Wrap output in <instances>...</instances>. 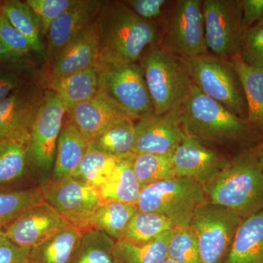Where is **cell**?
I'll return each mask as SVG.
<instances>
[{"label": "cell", "instance_id": "obj_3", "mask_svg": "<svg viewBox=\"0 0 263 263\" xmlns=\"http://www.w3.org/2000/svg\"><path fill=\"white\" fill-rule=\"evenodd\" d=\"M183 130L199 141L224 143L241 141L252 126L193 84L179 108Z\"/></svg>", "mask_w": 263, "mask_h": 263}, {"label": "cell", "instance_id": "obj_1", "mask_svg": "<svg viewBox=\"0 0 263 263\" xmlns=\"http://www.w3.org/2000/svg\"><path fill=\"white\" fill-rule=\"evenodd\" d=\"M96 22L98 64L135 63L159 37L155 22L140 18L124 2H103Z\"/></svg>", "mask_w": 263, "mask_h": 263}, {"label": "cell", "instance_id": "obj_48", "mask_svg": "<svg viewBox=\"0 0 263 263\" xmlns=\"http://www.w3.org/2000/svg\"><path fill=\"white\" fill-rule=\"evenodd\" d=\"M27 263H29V262H27Z\"/></svg>", "mask_w": 263, "mask_h": 263}, {"label": "cell", "instance_id": "obj_15", "mask_svg": "<svg viewBox=\"0 0 263 263\" xmlns=\"http://www.w3.org/2000/svg\"><path fill=\"white\" fill-rule=\"evenodd\" d=\"M70 228L72 227L44 202L29 209L2 232L15 245L31 249Z\"/></svg>", "mask_w": 263, "mask_h": 263}, {"label": "cell", "instance_id": "obj_19", "mask_svg": "<svg viewBox=\"0 0 263 263\" xmlns=\"http://www.w3.org/2000/svg\"><path fill=\"white\" fill-rule=\"evenodd\" d=\"M29 139L30 136L0 141V191L19 189L28 180Z\"/></svg>", "mask_w": 263, "mask_h": 263}, {"label": "cell", "instance_id": "obj_35", "mask_svg": "<svg viewBox=\"0 0 263 263\" xmlns=\"http://www.w3.org/2000/svg\"><path fill=\"white\" fill-rule=\"evenodd\" d=\"M132 164L142 188L162 180L175 177L172 155L133 154Z\"/></svg>", "mask_w": 263, "mask_h": 263}, {"label": "cell", "instance_id": "obj_12", "mask_svg": "<svg viewBox=\"0 0 263 263\" xmlns=\"http://www.w3.org/2000/svg\"><path fill=\"white\" fill-rule=\"evenodd\" d=\"M67 110L53 91L43 92L30 129L31 159L41 172L48 173L54 164L57 142Z\"/></svg>", "mask_w": 263, "mask_h": 263}, {"label": "cell", "instance_id": "obj_10", "mask_svg": "<svg viewBox=\"0 0 263 263\" xmlns=\"http://www.w3.org/2000/svg\"><path fill=\"white\" fill-rule=\"evenodd\" d=\"M202 10L208 51L228 60L239 54L245 32L241 2L205 0Z\"/></svg>", "mask_w": 263, "mask_h": 263}, {"label": "cell", "instance_id": "obj_2", "mask_svg": "<svg viewBox=\"0 0 263 263\" xmlns=\"http://www.w3.org/2000/svg\"><path fill=\"white\" fill-rule=\"evenodd\" d=\"M207 201L233 211L245 219L263 209V171L254 151L229 161L203 185Z\"/></svg>", "mask_w": 263, "mask_h": 263}, {"label": "cell", "instance_id": "obj_46", "mask_svg": "<svg viewBox=\"0 0 263 263\" xmlns=\"http://www.w3.org/2000/svg\"><path fill=\"white\" fill-rule=\"evenodd\" d=\"M164 263H176L174 262V260H172V259H170L169 257L167 259H166L165 262Z\"/></svg>", "mask_w": 263, "mask_h": 263}, {"label": "cell", "instance_id": "obj_47", "mask_svg": "<svg viewBox=\"0 0 263 263\" xmlns=\"http://www.w3.org/2000/svg\"><path fill=\"white\" fill-rule=\"evenodd\" d=\"M260 24V25H263V16L262 18L259 21L258 24Z\"/></svg>", "mask_w": 263, "mask_h": 263}, {"label": "cell", "instance_id": "obj_14", "mask_svg": "<svg viewBox=\"0 0 263 263\" xmlns=\"http://www.w3.org/2000/svg\"><path fill=\"white\" fill-rule=\"evenodd\" d=\"M43 95L41 86L27 81L0 103V141L30 136Z\"/></svg>", "mask_w": 263, "mask_h": 263}, {"label": "cell", "instance_id": "obj_8", "mask_svg": "<svg viewBox=\"0 0 263 263\" xmlns=\"http://www.w3.org/2000/svg\"><path fill=\"white\" fill-rule=\"evenodd\" d=\"M237 213L205 202L197 209L190 227L196 240L200 263H222L243 220Z\"/></svg>", "mask_w": 263, "mask_h": 263}, {"label": "cell", "instance_id": "obj_30", "mask_svg": "<svg viewBox=\"0 0 263 263\" xmlns=\"http://www.w3.org/2000/svg\"><path fill=\"white\" fill-rule=\"evenodd\" d=\"M70 263H122L117 252V241L108 235L91 229L82 238Z\"/></svg>", "mask_w": 263, "mask_h": 263}, {"label": "cell", "instance_id": "obj_21", "mask_svg": "<svg viewBox=\"0 0 263 263\" xmlns=\"http://www.w3.org/2000/svg\"><path fill=\"white\" fill-rule=\"evenodd\" d=\"M226 263H263V209L242 220Z\"/></svg>", "mask_w": 263, "mask_h": 263}, {"label": "cell", "instance_id": "obj_39", "mask_svg": "<svg viewBox=\"0 0 263 263\" xmlns=\"http://www.w3.org/2000/svg\"><path fill=\"white\" fill-rule=\"evenodd\" d=\"M23 61L0 64V103L27 81V67Z\"/></svg>", "mask_w": 263, "mask_h": 263}, {"label": "cell", "instance_id": "obj_34", "mask_svg": "<svg viewBox=\"0 0 263 263\" xmlns=\"http://www.w3.org/2000/svg\"><path fill=\"white\" fill-rule=\"evenodd\" d=\"M174 228V223L165 216L138 211L122 240L134 243H146Z\"/></svg>", "mask_w": 263, "mask_h": 263}, {"label": "cell", "instance_id": "obj_26", "mask_svg": "<svg viewBox=\"0 0 263 263\" xmlns=\"http://www.w3.org/2000/svg\"><path fill=\"white\" fill-rule=\"evenodd\" d=\"M133 154L120 157L110 179L98 189L103 202L117 201L136 205L142 186L133 171Z\"/></svg>", "mask_w": 263, "mask_h": 263}, {"label": "cell", "instance_id": "obj_33", "mask_svg": "<svg viewBox=\"0 0 263 263\" xmlns=\"http://www.w3.org/2000/svg\"><path fill=\"white\" fill-rule=\"evenodd\" d=\"M44 202L39 186L0 191V231L31 208Z\"/></svg>", "mask_w": 263, "mask_h": 263}, {"label": "cell", "instance_id": "obj_36", "mask_svg": "<svg viewBox=\"0 0 263 263\" xmlns=\"http://www.w3.org/2000/svg\"><path fill=\"white\" fill-rule=\"evenodd\" d=\"M168 257L176 263H200L196 240L190 226L173 229Z\"/></svg>", "mask_w": 263, "mask_h": 263}, {"label": "cell", "instance_id": "obj_37", "mask_svg": "<svg viewBox=\"0 0 263 263\" xmlns=\"http://www.w3.org/2000/svg\"><path fill=\"white\" fill-rule=\"evenodd\" d=\"M79 0H27L39 19L42 34H48V29L53 21L69 8L77 4Z\"/></svg>", "mask_w": 263, "mask_h": 263}, {"label": "cell", "instance_id": "obj_42", "mask_svg": "<svg viewBox=\"0 0 263 263\" xmlns=\"http://www.w3.org/2000/svg\"><path fill=\"white\" fill-rule=\"evenodd\" d=\"M29 250L15 245L0 231V263H27Z\"/></svg>", "mask_w": 263, "mask_h": 263}, {"label": "cell", "instance_id": "obj_43", "mask_svg": "<svg viewBox=\"0 0 263 263\" xmlns=\"http://www.w3.org/2000/svg\"><path fill=\"white\" fill-rule=\"evenodd\" d=\"M241 2L243 28L251 27L263 16V0H243Z\"/></svg>", "mask_w": 263, "mask_h": 263}, {"label": "cell", "instance_id": "obj_38", "mask_svg": "<svg viewBox=\"0 0 263 263\" xmlns=\"http://www.w3.org/2000/svg\"><path fill=\"white\" fill-rule=\"evenodd\" d=\"M239 55L247 65L263 68V25L245 29Z\"/></svg>", "mask_w": 263, "mask_h": 263}, {"label": "cell", "instance_id": "obj_40", "mask_svg": "<svg viewBox=\"0 0 263 263\" xmlns=\"http://www.w3.org/2000/svg\"><path fill=\"white\" fill-rule=\"evenodd\" d=\"M0 40L15 57L22 60L32 51V46L23 34L0 13Z\"/></svg>", "mask_w": 263, "mask_h": 263}, {"label": "cell", "instance_id": "obj_9", "mask_svg": "<svg viewBox=\"0 0 263 263\" xmlns=\"http://www.w3.org/2000/svg\"><path fill=\"white\" fill-rule=\"evenodd\" d=\"M43 200L72 228L83 233L91 230V223L103 203L98 189L75 178L50 179L39 186Z\"/></svg>", "mask_w": 263, "mask_h": 263}, {"label": "cell", "instance_id": "obj_41", "mask_svg": "<svg viewBox=\"0 0 263 263\" xmlns=\"http://www.w3.org/2000/svg\"><path fill=\"white\" fill-rule=\"evenodd\" d=\"M124 3L140 18L153 22L162 15L169 2L165 0H128Z\"/></svg>", "mask_w": 263, "mask_h": 263}, {"label": "cell", "instance_id": "obj_28", "mask_svg": "<svg viewBox=\"0 0 263 263\" xmlns=\"http://www.w3.org/2000/svg\"><path fill=\"white\" fill-rule=\"evenodd\" d=\"M138 211L136 204L117 201L103 202L91 220V229L103 232L116 241L122 240Z\"/></svg>", "mask_w": 263, "mask_h": 263}, {"label": "cell", "instance_id": "obj_44", "mask_svg": "<svg viewBox=\"0 0 263 263\" xmlns=\"http://www.w3.org/2000/svg\"><path fill=\"white\" fill-rule=\"evenodd\" d=\"M18 61H22V60H20L13 53H11L0 40V64L4 63V62Z\"/></svg>", "mask_w": 263, "mask_h": 263}, {"label": "cell", "instance_id": "obj_31", "mask_svg": "<svg viewBox=\"0 0 263 263\" xmlns=\"http://www.w3.org/2000/svg\"><path fill=\"white\" fill-rule=\"evenodd\" d=\"M172 230L143 243L124 240L117 241V252L122 263H164L168 258V246Z\"/></svg>", "mask_w": 263, "mask_h": 263}, {"label": "cell", "instance_id": "obj_18", "mask_svg": "<svg viewBox=\"0 0 263 263\" xmlns=\"http://www.w3.org/2000/svg\"><path fill=\"white\" fill-rule=\"evenodd\" d=\"M100 39L96 19L61 52L53 62L51 79H57L96 67Z\"/></svg>", "mask_w": 263, "mask_h": 263}, {"label": "cell", "instance_id": "obj_32", "mask_svg": "<svg viewBox=\"0 0 263 263\" xmlns=\"http://www.w3.org/2000/svg\"><path fill=\"white\" fill-rule=\"evenodd\" d=\"M119 160L89 146L72 177L98 190L110 179Z\"/></svg>", "mask_w": 263, "mask_h": 263}, {"label": "cell", "instance_id": "obj_22", "mask_svg": "<svg viewBox=\"0 0 263 263\" xmlns=\"http://www.w3.org/2000/svg\"><path fill=\"white\" fill-rule=\"evenodd\" d=\"M89 147L88 140L67 119L57 142L51 178L63 179L73 176Z\"/></svg>", "mask_w": 263, "mask_h": 263}, {"label": "cell", "instance_id": "obj_4", "mask_svg": "<svg viewBox=\"0 0 263 263\" xmlns=\"http://www.w3.org/2000/svg\"><path fill=\"white\" fill-rule=\"evenodd\" d=\"M156 116L179 110L193 87L187 60L162 47H151L141 58Z\"/></svg>", "mask_w": 263, "mask_h": 263}, {"label": "cell", "instance_id": "obj_16", "mask_svg": "<svg viewBox=\"0 0 263 263\" xmlns=\"http://www.w3.org/2000/svg\"><path fill=\"white\" fill-rule=\"evenodd\" d=\"M172 162L175 176L195 180L203 186L219 174L229 161L184 133L172 155Z\"/></svg>", "mask_w": 263, "mask_h": 263}, {"label": "cell", "instance_id": "obj_45", "mask_svg": "<svg viewBox=\"0 0 263 263\" xmlns=\"http://www.w3.org/2000/svg\"><path fill=\"white\" fill-rule=\"evenodd\" d=\"M254 151L259 165H260L261 168L263 171V139L259 143V146H257V149Z\"/></svg>", "mask_w": 263, "mask_h": 263}, {"label": "cell", "instance_id": "obj_24", "mask_svg": "<svg viewBox=\"0 0 263 263\" xmlns=\"http://www.w3.org/2000/svg\"><path fill=\"white\" fill-rule=\"evenodd\" d=\"M230 59L245 93L247 121L252 128L263 133V68L247 65L239 54Z\"/></svg>", "mask_w": 263, "mask_h": 263}, {"label": "cell", "instance_id": "obj_13", "mask_svg": "<svg viewBox=\"0 0 263 263\" xmlns=\"http://www.w3.org/2000/svg\"><path fill=\"white\" fill-rule=\"evenodd\" d=\"M136 131L133 150L136 155H172L184 135L179 109L163 115L154 114L138 119Z\"/></svg>", "mask_w": 263, "mask_h": 263}, {"label": "cell", "instance_id": "obj_6", "mask_svg": "<svg viewBox=\"0 0 263 263\" xmlns=\"http://www.w3.org/2000/svg\"><path fill=\"white\" fill-rule=\"evenodd\" d=\"M98 95L134 119L154 115V107L141 66L135 63H100Z\"/></svg>", "mask_w": 263, "mask_h": 263}, {"label": "cell", "instance_id": "obj_7", "mask_svg": "<svg viewBox=\"0 0 263 263\" xmlns=\"http://www.w3.org/2000/svg\"><path fill=\"white\" fill-rule=\"evenodd\" d=\"M186 60L193 84L232 113L247 120L245 93L231 61L209 53Z\"/></svg>", "mask_w": 263, "mask_h": 263}, {"label": "cell", "instance_id": "obj_17", "mask_svg": "<svg viewBox=\"0 0 263 263\" xmlns=\"http://www.w3.org/2000/svg\"><path fill=\"white\" fill-rule=\"evenodd\" d=\"M103 2L79 0L57 17L48 32L47 57L54 62L61 52L98 16Z\"/></svg>", "mask_w": 263, "mask_h": 263}, {"label": "cell", "instance_id": "obj_25", "mask_svg": "<svg viewBox=\"0 0 263 263\" xmlns=\"http://www.w3.org/2000/svg\"><path fill=\"white\" fill-rule=\"evenodd\" d=\"M83 233L67 228L29 250V263H70L80 243Z\"/></svg>", "mask_w": 263, "mask_h": 263}, {"label": "cell", "instance_id": "obj_23", "mask_svg": "<svg viewBox=\"0 0 263 263\" xmlns=\"http://www.w3.org/2000/svg\"><path fill=\"white\" fill-rule=\"evenodd\" d=\"M50 90L61 100L68 113L76 105L91 100L98 93L96 67L50 81Z\"/></svg>", "mask_w": 263, "mask_h": 263}, {"label": "cell", "instance_id": "obj_11", "mask_svg": "<svg viewBox=\"0 0 263 263\" xmlns=\"http://www.w3.org/2000/svg\"><path fill=\"white\" fill-rule=\"evenodd\" d=\"M201 0L175 2L167 16L162 48L185 59L208 53Z\"/></svg>", "mask_w": 263, "mask_h": 263}, {"label": "cell", "instance_id": "obj_29", "mask_svg": "<svg viewBox=\"0 0 263 263\" xmlns=\"http://www.w3.org/2000/svg\"><path fill=\"white\" fill-rule=\"evenodd\" d=\"M0 13L28 40L33 51L41 56H45L44 46L41 40V23L26 2L18 0L0 2Z\"/></svg>", "mask_w": 263, "mask_h": 263}, {"label": "cell", "instance_id": "obj_20", "mask_svg": "<svg viewBox=\"0 0 263 263\" xmlns=\"http://www.w3.org/2000/svg\"><path fill=\"white\" fill-rule=\"evenodd\" d=\"M67 114L69 120L88 141L119 118L127 116L99 95L76 105Z\"/></svg>", "mask_w": 263, "mask_h": 263}, {"label": "cell", "instance_id": "obj_27", "mask_svg": "<svg viewBox=\"0 0 263 263\" xmlns=\"http://www.w3.org/2000/svg\"><path fill=\"white\" fill-rule=\"evenodd\" d=\"M134 119L123 116L89 141V146L117 157L133 153L136 142Z\"/></svg>", "mask_w": 263, "mask_h": 263}, {"label": "cell", "instance_id": "obj_5", "mask_svg": "<svg viewBox=\"0 0 263 263\" xmlns=\"http://www.w3.org/2000/svg\"><path fill=\"white\" fill-rule=\"evenodd\" d=\"M207 202L201 183L175 176L141 189L137 202L140 212L165 216L175 227L190 226L197 209Z\"/></svg>", "mask_w": 263, "mask_h": 263}]
</instances>
